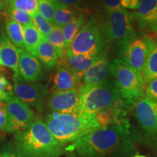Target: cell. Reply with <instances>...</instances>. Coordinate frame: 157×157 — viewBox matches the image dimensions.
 <instances>
[{
    "instance_id": "obj_15",
    "label": "cell",
    "mask_w": 157,
    "mask_h": 157,
    "mask_svg": "<svg viewBox=\"0 0 157 157\" xmlns=\"http://www.w3.org/2000/svg\"><path fill=\"white\" fill-rule=\"evenodd\" d=\"M136 10L132 15L138 22L139 27L157 31V0H140Z\"/></svg>"
},
{
    "instance_id": "obj_13",
    "label": "cell",
    "mask_w": 157,
    "mask_h": 157,
    "mask_svg": "<svg viewBox=\"0 0 157 157\" xmlns=\"http://www.w3.org/2000/svg\"><path fill=\"white\" fill-rule=\"evenodd\" d=\"M18 52L20 79L23 78L28 83L36 82L42 80L44 77V71L38 58L22 49H18Z\"/></svg>"
},
{
    "instance_id": "obj_28",
    "label": "cell",
    "mask_w": 157,
    "mask_h": 157,
    "mask_svg": "<svg viewBox=\"0 0 157 157\" xmlns=\"http://www.w3.org/2000/svg\"><path fill=\"white\" fill-rule=\"evenodd\" d=\"M5 10V14L8 17V18L19 23L22 26L33 24L32 16L26 12L14 8H10V7H6Z\"/></svg>"
},
{
    "instance_id": "obj_9",
    "label": "cell",
    "mask_w": 157,
    "mask_h": 157,
    "mask_svg": "<svg viewBox=\"0 0 157 157\" xmlns=\"http://www.w3.org/2000/svg\"><path fill=\"white\" fill-rule=\"evenodd\" d=\"M154 40L148 36L135 37L119 46L121 60L142 74Z\"/></svg>"
},
{
    "instance_id": "obj_34",
    "label": "cell",
    "mask_w": 157,
    "mask_h": 157,
    "mask_svg": "<svg viewBox=\"0 0 157 157\" xmlns=\"http://www.w3.org/2000/svg\"><path fill=\"white\" fill-rule=\"evenodd\" d=\"M0 157H17L14 146L9 145V146L5 147L0 154Z\"/></svg>"
},
{
    "instance_id": "obj_3",
    "label": "cell",
    "mask_w": 157,
    "mask_h": 157,
    "mask_svg": "<svg viewBox=\"0 0 157 157\" xmlns=\"http://www.w3.org/2000/svg\"><path fill=\"white\" fill-rule=\"evenodd\" d=\"M48 128L58 142L66 145L101 128L95 114L51 112L45 118Z\"/></svg>"
},
{
    "instance_id": "obj_25",
    "label": "cell",
    "mask_w": 157,
    "mask_h": 157,
    "mask_svg": "<svg viewBox=\"0 0 157 157\" xmlns=\"http://www.w3.org/2000/svg\"><path fill=\"white\" fill-rule=\"evenodd\" d=\"M75 15L76 13L71 8V7L63 5L58 2L55 13L53 25L62 29L74 18Z\"/></svg>"
},
{
    "instance_id": "obj_14",
    "label": "cell",
    "mask_w": 157,
    "mask_h": 157,
    "mask_svg": "<svg viewBox=\"0 0 157 157\" xmlns=\"http://www.w3.org/2000/svg\"><path fill=\"white\" fill-rule=\"evenodd\" d=\"M0 59L3 66L13 71L15 81L20 79L18 73V49L10 40L5 29L2 25L0 26Z\"/></svg>"
},
{
    "instance_id": "obj_22",
    "label": "cell",
    "mask_w": 157,
    "mask_h": 157,
    "mask_svg": "<svg viewBox=\"0 0 157 157\" xmlns=\"http://www.w3.org/2000/svg\"><path fill=\"white\" fill-rule=\"evenodd\" d=\"M5 29L6 34L12 43L17 49L24 50L23 44V26L13 20L7 18L5 21Z\"/></svg>"
},
{
    "instance_id": "obj_32",
    "label": "cell",
    "mask_w": 157,
    "mask_h": 157,
    "mask_svg": "<svg viewBox=\"0 0 157 157\" xmlns=\"http://www.w3.org/2000/svg\"><path fill=\"white\" fill-rule=\"evenodd\" d=\"M144 97L157 102V79L153 80L148 84L145 90Z\"/></svg>"
},
{
    "instance_id": "obj_36",
    "label": "cell",
    "mask_w": 157,
    "mask_h": 157,
    "mask_svg": "<svg viewBox=\"0 0 157 157\" xmlns=\"http://www.w3.org/2000/svg\"><path fill=\"white\" fill-rule=\"evenodd\" d=\"M3 10H5V6H4L2 1V0H0V13H1V12Z\"/></svg>"
},
{
    "instance_id": "obj_19",
    "label": "cell",
    "mask_w": 157,
    "mask_h": 157,
    "mask_svg": "<svg viewBox=\"0 0 157 157\" xmlns=\"http://www.w3.org/2000/svg\"><path fill=\"white\" fill-rule=\"evenodd\" d=\"M35 57L39 61L42 63L47 70L50 71L58 64V56L54 47L45 39L42 37L37 47Z\"/></svg>"
},
{
    "instance_id": "obj_11",
    "label": "cell",
    "mask_w": 157,
    "mask_h": 157,
    "mask_svg": "<svg viewBox=\"0 0 157 157\" xmlns=\"http://www.w3.org/2000/svg\"><path fill=\"white\" fill-rule=\"evenodd\" d=\"M14 95L21 101L42 112L43 101L48 94V88L44 84H25L15 81L13 87Z\"/></svg>"
},
{
    "instance_id": "obj_39",
    "label": "cell",
    "mask_w": 157,
    "mask_h": 157,
    "mask_svg": "<svg viewBox=\"0 0 157 157\" xmlns=\"http://www.w3.org/2000/svg\"><path fill=\"white\" fill-rule=\"evenodd\" d=\"M0 66H4L2 62V60H1V59H0Z\"/></svg>"
},
{
    "instance_id": "obj_37",
    "label": "cell",
    "mask_w": 157,
    "mask_h": 157,
    "mask_svg": "<svg viewBox=\"0 0 157 157\" xmlns=\"http://www.w3.org/2000/svg\"><path fill=\"white\" fill-rule=\"evenodd\" d=\"M67 157H77V155H76L74 152H71L70 154L68 155Z\"/></svg>"
},
{
    "instance_id": "obj_10",
    "label": "cell",
    "mask_w": 157,
    "mask_h": 157,
    "mask_svg": "<svg viewBox=\"0 0 157 157\" xmlns=\"http://www.w3.org/2000/svg\"><path fill=\"white\" fill-rule=\"evenodd\" d=\"M9 119L10 132H22L36 119V113L27 104L21 101L15 95L5 101Z\"/></svg>"
},
{
    "instance_id": "obj_6",
    "label": "cell",
    "mask_w": 157,
    "mask_h": 157,
    "mask_svg": "<svg viewBox=\"0 0 157 157\" xmlns=\"http://www.w3.org/2000/svg\"><path fill=\"white\" fill-rule=\"evenodd\" d=\"M132 13L124 8L105 13L101 29L104 40L120 46L136 37Z\"/></svg>"
},
{
    "instance_id": "obj_1",
    "label": "cell",
    "mask_w": 157,
    "mask_h": 157,
    "mask_svg": "<svg viewBox=\"0 0 157 157\" xmlns=\"http://www.w3.org/2000/svg\"><path fill=\"white\" fill-rule=\"evenodd\" d=\"M135 150L128 120L101 127L66 147L81 157H126Z\"/></svg>"
},
{
    "instance_id": "obj_40",
    "label": "cell",
    "mask_w": 157,
    "mask_h": 157,
    "mask_svg": "<svg viewBox=\"0 0 157 157\" xmlns=\"http://www.w3.org/2000/svg\"><path fill=\"white\" fill-rule=\"evenodd\" d=\"M0 17H1V13H0Z\"/></svg>"
},
{
    "instance_id": "obj_27",
    "label": "cell",
    "mask_w": 157,
    "mask_h": 157,
    "mask_svg": "<svg viewBox=\"0 0 157 157\" xmlns=\"http://www.w3.org/2000/svg\"><path fill=\"white\" fill-rule=\"evenodd\" d=\"M57 2V0H38V12L52 25H53Z\"/></svg>"
},
{
    "instance_id": "obj_5",
    "label": "cell",
    "mask_w": 157,
    "mask_h": 157,
    "mask_svg": "<svg viewBox=\"0 0 157 157\" xmlns=\"http://www.w3.org/2000/svg\"><path fill=\"white\" fill-rule=\"evenodd\" d=\"M78 109L81 112L95 114L112 108L125 109L113 82L105 80L98 83L84 84L78 88Z\"/></svg>"
},
{
    "instance_id": "obj_33",
    "label": "cell",
    "mask_w": 157,
    "mask_h": 157,
    "mask_svg": "<svg viewBox=\"0 0 157 157\" xmlns=\"http://www.w3.org/2000/svg\"><path fill=\"white\" fill-rule=\"evenodd\" d=\"M101 3L105 13L122 8L120 0H101Z\"/></svg>"
},
{
    "instance_id": "obj_21",
    "label": "cell",
    "mask_w": 157,
    "mask_h": 157,
    "mask_svg": "<svg viewBox=\"0 0 157 157\" xmlns=\"http://www.w3.org/2000/svg\"><path fill=\"white\" fill-rule=\"evenodd\" d=\"M84 24V17L82 14H76L75 16L68 24L62 28L64 37L65 48L67 50L68 46L75 38L78 31L81 30Z\"/></svg>"
},
{
    "instance_id": "obj_20",
    "label": "cell",
    "mask_w": 157,
    "mask_h": 157,
    "mask_svg": "<svg viewBox=\"0 0 157 157\" xmlns=\"http://www.w3.org/2000/svg\"><path fill=\"white\" fill-rule=\"evenodd\" d=\"M23 31L24 50L35 56L37 47L43 36L33 24L23 26Z\"/></svg>"
},
{
    "instance_id": "obj_7",
    "label": "cell",
    "mask_w": 157,
    "mask_h": 157,
    "mask_svg": "<svg viewBox=\"0 0 157 157\" xmlns=\"http://www.w3.org/2000/svg\"><path fill=\"white\" fill-rule=\"evenodd\" d=\"M105 40L99 25L90 18L76 34L66 52V56H95L103 52Z\"/></svg>"
},
{
    "instance_id": "obj_4",
    "label": "cell",
    "mask_w": 157,
    "mask_h": 157,
    "mask_svg": "<svg viewBox=\"0 0 157 157\" xmlns=\"http://www.w3.org/2000/svg\"><path fill=\"white\" fill-rule=\"evenodd\" d=\"M110 74L115 78L114 85L124 108H134L144 97L146 82L142 74L121 59H115L110 66Z\"/></svg>"
},
{
    "instance_id": "obj_12",
    "label": "cell",
    "mask_w": 157,
    "mask_h": 157,
    "mask_svg": "<svg viewBox=\"0 0 157 157\" xmlns=\"http://www.w3.org/2000/svg\"><path fill=\"white\" fill-rule=\"evenodd\" d=\"M79 94L78 89L67 91L53 92L48 101V107L51 112H78Z\"/></svg>"
},
{
    "instance_id": "obj_16",
    "label": "cell",
    "mask_w": 157,
    "mask_h": 157,
    "mask_svg": "<svg viewBox=\"0 0 157 157\" xmlns=\"http://www.w3.org/2000/svg\"><path fill=\"white\" fill-rule=\"evenodd\" d=\"M110 60L105 51H103L95 62L84 74V84H94L105 81L110 73Z\"/></svg>"
},
{
    "instance_id": "obj_2",
    "label": "cell",
    "mask_w": 157,
    "mask_h": 157,
    "mask_svg": "<svg viewBox=\"0 0 157 157\" xmlns=\"http://www.w3.org/2000/svg\"><path fill=\"white\" fill-rule=\"evenodd\" d=\"M14 148L17 157H59L66 146L55 138L45 121L36 118L29 128L15 134Z\"/></svg>"
},
{
    "instance_id": "obj_24",
    "label": "cell",
    "mask_w": 157,
    "mask_h": 157,
    "mask_svg": "<svg viewBox=\"0 0 157 157\" xmlns=\"http://www.w3.org/2000/svg\"><path fill=\"white\" fill-rule=\"evenodd\" d=\"M45 39L50 43L56 49L58 58L62 60L66 56V48H65L64 37L63 34V29L60 27L53 25L52 31Z\"/></svg>"
},
{
    "instance_id": "obj_31",
    "label": "cell",
    "mask_w": 157,
    "mask_h": 157,
    "mask_svg": "<svg viewBox=\"0 0 157 157\" xmlns=\"http://www.w3.org/2000/svg\"><path fill=\"white\" fill-rule=\"evenodd\" d=\"M0 132H10L7 105L3 101H0Z\"/></svg>"
},
{
    "instance_id": "obj_30",
    "label": "cell",
    "mask_w": 157,
    "mask_h": 157,
    "mask_svg": "<svg viewBox=\"0 0 157 157\" xmlns=\"http://www.w3.org/2000/svg\"><path fill=\"white\" fill-rule=\"evenodd\" d=\"M13 95H14L13 86L2 74H0V101L5 102Z\"/></svg>"
},
{
    "instance_id": "obj_26",
    "label": "cell",
    "mask_w": 157,
    "mask_h": 157,
    "mask_svg": "<svg viewBox=\"0 0 157 157\" xmlns=\"http://www.w3.org/2000/svg\"><path fill=\"white\" fill-rule=\"evenodd\" d=\"M6 7L20 10L31 16L38 11V0H2Z\"/></svg>"
},
{
    "instance_id": "obj_35",
    "label": "cell",
    "mask_w": 157,
    "mask_h": 157,
    "mask_svg": "<svg viewBox=\"0 0 157 157\" xmlns=\"http://www.w3.org/2000/svg\"><path fill=\"white\" fill-rule=\"evenodd\" d=\"M59 3H61L68 7H78L82 5V0H57Z\"/></svg>"
},
{
    "instance_id": "obj_29",
    "label": "cell",
    "mask_w": 157,
    "mask_h": 157,
    "mask_svg": "<svg viewBox=\"0 0 157 157\" xmlns=\"http://www.w3.org/2000/svg\"><path fill=\"white\" fill-rule=\"evenodd\" d=\"M33 25L41 33L43 36H46L52 31L53 25L49 23L38 11L32 15Z\"/></svg>"
},
{
    "instance_id": "obj_8",
    "label": "cell",
    "mask_w": 157,
    "mask_h": 157,
    "mask_svg": "<svg viewBox=\"0 0 157 157\" xmlns=\"http://www.w3.org/2000/svg\"><path fill=\"white\" fill-rule=\"evenodd\" d=\"M134 109V117L143 142L157 153V102L143 97Z\"/></svg>"
},
{
    "instance_id": "obj_17",
    "label": "cell",
    "mask_w": 157,
    "mask_h": 157,
    "mask_svg": "<svg viewBox=\"0 0 157 157\" xmlns=\"http://www.w3.org/2000/svg\"><path fill=\"white\" fill-rule=\"evenodd\" d=\"M81 81L82 79L62 64L58 68L52 79V90L53 92H60L78 89L81 87Z\"/></svg>"
},
{
    "instance_id": "obj_18",
    "label": "cell",
    "mask_w": 157,
    "mask_h": 157,
    "mask_svg": "<svg viewBox=\"0 0 157 157\" xmlns=\"http://www.w3.org/2000/svg\"><path fill=\"white\" fill-rule=\"evenodd\" d=\"M100 54L95 56H83V55L66 56L61 60V63L66 66L78 78L82 79L84 73L95 62Z\"/></svg>"
},
{
    "instance_id": "obj_23",
    "label": "cell",
    "mask_w": 157,
    "mask_h": 157,
    "mask_svg": "<svg viewBox=\"0 0 157 157\" xmlns=\"http://www.w3.org/2000/svg\"><path fill=\"white\" fill-rule=\"evenodd\" d=\"M142 76L146 84L157 79V43H154L147 58Z\"/></svg>"
},
{
    "instance_id": "obj_38",
    "label": "cell",
    "mask_w": 157,
    "mask_h": 157,
    "mask_svg": "<svg viewBox=\"0 0 157 157\" xmlns=\"http://www.w3.org/2000/svg\"><path fill=\"white\" fill-rule=\"evenodd\" d=\"M133 157H146V156H143V155H140V154H136V155H135Z\"/></svg>"
}]
</instances>
